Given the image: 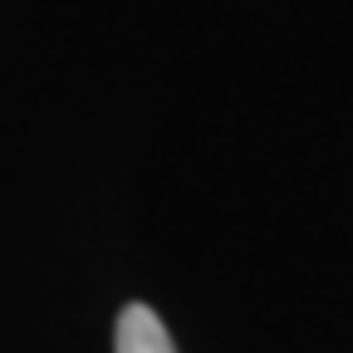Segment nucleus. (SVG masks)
I'll return each mask as SVG.
<instances>
[{
    "instance_id": "obj_1",
    "label": "nucleus",
    "mask_w": 353,
    "mask_h": 353,
    "mask_svg": "<svg viewBox=\"0 0 353 353\" xmlns=\"http://www.w3.org/2000/svg\"><path fill=\"white\" fill-rule=\"evenodd\" d=\"M113 353H176V343L148 304H123L113 329Z\"/></svg>"
}]
</instances>
